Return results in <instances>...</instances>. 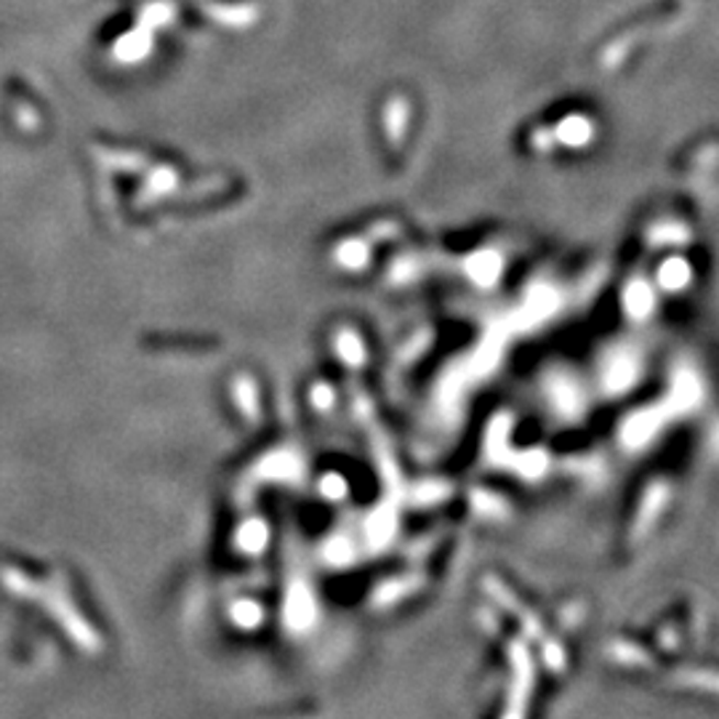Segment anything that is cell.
I'll return each instance as SVG.
<instances>
[{"mask_svg":"<svg viewBox=\"0 0 719 719\" xmlns=\"http://www.w3.org/2000/svg\"><path fill=\"white\" fill-rule=\"evenodd\" d=\"M637 381V360L632 355H616L602 370V384L608 392L621 395Z\"/></svg>","mask_w":719,"mask_h":719,"instance_id":"obj_1","label":"cell"},{"mask_svg":"<svg viewBox=\"0 0 719 719\" xmlns=\"http://www.w3.org/2000/svg\"><path fill=\"white\" fill-rule=\"evenodd\" d=\"M314 613H318V608H314V599H312V595H309L307 586H301V584L294 586L291 595H288V602H286L288 627L305 632V629L312 627Z\"/></svg>","mask_w":719,"mask_h":719,"instance_id":"obj_2","label":"cell"},{"mask_svg":"<svg viewBox=\"0 0 719 719\" xmlns=\"http://www.w3.org/2000/svg\"><path fill=\"white\" fill-rule=\"evenodd\" d=\"M623 305H627L629 318H637V320L648 318L655 307V296L651 291V286H645L642 280H634L632 286L627 288V294H623Z\"/></svg>","mask_w":719,"mask_h":719,"instance_id":"obj_3","label":"cell"},{"mask_svg":"<svg viewBox=\"0 0 719 719\" xmlns=\"http://www.w3.org/2000/svg\"><path fill=\"white\" fill-rule=\"evenodd\" d=\"M466 269H469V275L475 277L479 286H494L498 280V273H501V258H498L494 251H485V254L472 256L469 262H466Z\"/></svg>","mask_w":719,"mask_h":719,"instance_id":"obj_4","label":"cell"},{"mask_svg":"<svg viewBox=\"0 0 719 719\" xmlns=\"http://www.w3.org/2000/svg\"><path fill=\"white\" fill-rule=\"evenodd\" d=\"M552 400L554 406L560 408V411L573 416L582 408V392H578L576 384L571 381V378H554L552 381Z\"/></svg>","mask_w":719,"mask_h":719,"instance_id":"obj_5","label":"cell"},{"mask_svg":"<svg viewBox=\"0 0 719 719\" xmlns=\"http://www.w3.org/2000/svg\"><path fill=\"white\" fill-rule=\"evenodd\" d=\"M659 283L666 291H679V288H685L690 283V267H687V262H683V258H668L664 267H661Z\"/></svg>","mask_w":719,"mask_h":719,"instance_id":"obj_6","label":"cell"},{"mask_svg":"<svg viewBox=\"0 0 719 719\" xmlns=\"http://www.w3.org/2000/svg\"><path fill=\"white\" fill-rule=\"evenodd\" d=\"M267 528H264V522H245L243 528L237 531V546L243 549V552H262L264 544H267Z\"/></svg>","mask_w":719,"mask_h":719,"instance_id":"obj_7","label":"cell"},{"mask_svg":"<svg viewBox=\"0 0 719 719\" xmlns=\"http://www.w3.org/2000/svg\"><path fill=\"white\" fill-rule=\"evenodd\" d=\"M336 258L339 264L346 269H357L363 267L365 262H368V251H365L363 243H357V240H350V243H344L342 248L336 251Z\"/></svg>","mask_w":719,"mask_h":719,"instance_id":"obj_8","label":"cell"},{"mask_svg":"<svg viewBox=\"0 0 719 719\" xmlns=\"http://www.w3.org/2000/svg\"><path fill=\"white\" fill-rule=\"evenodd\" d=\"M232 621L243 629L256 627L262 621V608L256 602H251V599H240V602H235V608H232Z\"/></svg>","mask_w":719,"mask_h":719,"instance_id":"obj_9","label":"cell"},{"mask_svg":"<svg viewBox=\"0 0 719 719\" xmlns=\"http://www.w3.org/2000/svg\"><path fill=\"white\" fill-rule=\"evenodd\" d=\"M336 350H339V355H342L350 365L363 363V344H360V339L355 336V333L344 331L342 336L336 339Z\"/></svg>","mask_w":719,"mask_h":719,"instance_id":"obj_10","label":"cell"},{"mask_svg":"<svg viewBox=\"0 0 719 719\" xmlns=\"http://www.w3.org/2000/svg\"><path fill=\"white\" fill-rule=\"evenodd\" d=\"M264 469H267L269 477H294L296 475V462L291 456H275V458H269Z\"/></svg>","mask_w":719,"mask_h":719,"instance_id":"obj_11","label":"cell"},{"mask_svg":"<svg viewBox=\"0 0 719 719\" xmlns=\"http://www.w3.org/2000/svg\"><path fill=\"white\" fill-rule=\"evenodd\" d=\"M325 557L331 560L333 565H344V563H350V560H352V546L346 544L344 539L331 541V544L325 546Z\"/></svg>","mask_w":719,"mask_h":719,"instance_id":"obj_12","label":"cell"},{"mask_svg":"<svg viewBox=\"0 0 719 719\" xmlns=\"http://www.w3.org/2000/svg\"><path fill=\"white\" fill-rule=\"evenodd\" d=\"M389 533H392V520H389V515H376L374 522H370V539L381 544V541L389 539Z\"/></svg>","mask_w":719,"mask_h":719,"instance_id":"obj_13","label":"cell"},{"mask_svg":"<svg viewBox=\"0 0 719 719\" xmlns=\"http://www.w3.org/2000/svg\"><path fill=\"white\" fill-rule=\"evenodd\" d=\"M320 490L331 498H342L346 494V485L339 475H328V477H323V483H320Z\"/></svg>","mask_w":719,"mask_h":719,"instance_id":"obj_14","label":"cell"},{"mask_svg":"<svg viewBox=\"0 0 719 719\" xmlns=\"http://www.w3.org/2000/svg\"><path fill=\"white\" fill-rule=\"evenodd\" d=\"M314 397H318V406L320 408H325V406H331V389H328V387H318V389H314Z\"/></svg>","mask_w":719,"mask_h":719,"instance_id":"obj_15","label":"cell"}]
</instances>
